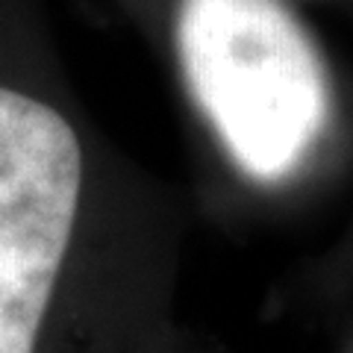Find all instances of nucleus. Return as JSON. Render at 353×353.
Instances as JSON below:
<instances>
[{
	"instance_id": "1",
	"label": "nucleus",
	"mask_w": 353,
	"mask_h": 353,
	"mask_svg": "<svg viewBox=\"0 0 353 353\" xmlns=\"http://www.w3.org/2000/svg\"><path fill=\"white\" fill-rule=\"evenodd\" d=\"M176 71L233 168L294 180L333 124V80L292 0H159Z\"/></svg>"
},
{
	"instance_id": "2",
	"label": "nucleus",
	"mask_w": 353,
	"mask_h": 353,
	"mask_svg": "<svg viewBox=\"0 0 353 353\" xmlns=\"http://www.w3.org/2000/svg\"><path fill=\"white\" fill-rule=\"evenodd\" d=\"M83 150L57 109L0 85V353H32L68 253Z\"/></svg>"
}]
</instances>
